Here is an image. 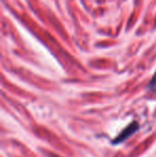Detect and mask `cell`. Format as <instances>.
<instances>
[{"mask_svg": "<svg viewBox=\"0 0 156 157\" xmlns=\"http://www.w3.org/2000/svg\"><path fill=\"white\" fill-rule=\"evenodd\" d=\"M146 89H148V91H150V92H156V72H155V74L153 75L150 82H149Z\"/></svg>", "mask_w": 156, "mask_h": 157, "instance_id": "7a4b0ae2", "label": "cell"}, {"mask_svg": "<svg viewBox=\"0 0 156 157\" xmlns=\"http://www.w3.org/2000/svg\"><path fill=\"white\" fill-rule=\"evenodd\" d=\"M138 129H139V124H138V122L134 121V122H131L129 125H127L126 127H125L124 129H123L122 132H121L120 134H119L118 136L113 139L112 143L113 144H119V143L124 142V141L127 140L129 137L133 136V135L135 134Z\"/></svg>", "mask_w": 156, "mask_h": 157, "instance_id": "6da1fadb", "label": "cell"}]
</instances>
